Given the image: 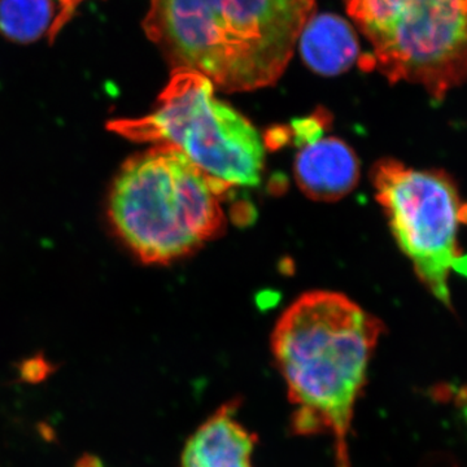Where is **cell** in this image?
I'll return each mask as SVG.
<instances>
[{
    "mask_svg": "<svg viewBox=\"0 0 467 467\" xmlns=\"http://www.w3.org/2000/svg\"><path fill=\"white\" fill-rule=\"evenodd\" d=\"M383 330L344 295L312 291L285 309L273 331V355L294 405L292 430L333 436L337 467H349L353 411Z\"/></svg>",
    "mask_w": 467,
    "mask_h": 467,
    "instance_id": "cell-1",
    "label": "cell"
},
{
    "mask_svg": "<svg viewBox=\"0 0 467 467\" xmlns=\"http://www.w3.org/2000/svg\"><path fill=\"white\" fill-rule=\"evenodd\" d=\"M315 9V0H150L144 30L174 69L244 92L284 75Z\"/></svg>",
    "mask_w": 467,
    "mask_h": 467,
    "instance_id": "cell-2",
    "label": "cell"
},
{
    "mask_svg": "<svg viewBox=\"0 0 467 467\" xmlns=\"http://www.w3.org/2000/svg\"><path fill=\"white\" fill-rule=\"evenodd\" d=\"M230 187L181 150L155 144L119 169L110 190L109 220L138 259L169 264L220 235Z\"/></svg>",
    "mask_w": 467,
    "mask_h": 467,
    "instance_id": "cell-3",
    "label": "cell"
},
{
    "mask_svg": "<svg viewBox=\"0 0 467 467\" xmlns=\"http://www.w3.org/2000/svg\"><path fill=\"white\" fill-rule=\"evenodd\" d=\"M109 129L133 142L174 147L232 187L260 183L265 144L259 131L217 99L213 84L193 70L174 69L150 115L115 119Z\"/></svg>",
    "mask_w": 467,
    "mask_h": 467,
    "instance_id": "cell-4",
    "label": "cell"
},
{
    "mask_svg": "<svg viewBox=\"0 0 467 467\" xmlns=\"http://www.w3.org/2000/svg\"><path fill=\"white\" fill-rule=\"evenodd\" d=\"M373 46L361 58L391 84L420 85L436 101L467 78V0H347Z\"/></svg>",
    "mask_w": 467,
    "mask_h": 467,
    "instance_id": "cell-5",
    "label": "cell"
},
{
    "mask_svg": "<svg viewBox=\"0 0 467 467\" xmlns=\"http://www.w3.org/2000/svg\"><path fill=\"white\" fill-rule=\"evenodd\" d=\"M371 180L399 247L436 299L451 306V273L465 261L459 230L467 223V204L456 184L444 171L392 159L377 162Z\"/></svg>",
    "mask_w": 467,
    "mask_h": 467,
    "instance_id": "cell-6",
    "label": "cell"
},
{
    "mask_svg": "<svg viewBox=\"0 0 467 467\" xmlns=\"http://www.w3.org/2000/svg\"><path fill=\"white\" fill-rule=\"evenodd\" d=\"M294 130L299 144L294 171L301 192L319 202L348 195L359 178L355 150L340 138L324 135V116L295 121Z\"/></svg>",
    "mask_w": 467,
    "mask_h": 467,
    "instance_id": "cell-7",
    "label": "cell"
},
{
    "mask_svg": "<svg viewBox=\"0 0 467 467\" xmlns=\"http://www.w3.org/2000/svg\"><path fill=\"white\" fill-rule=\"evenodd\" d=\"M229 402L205 420L186 442L181 467H254L256 436L236 420Z\"/></svg>",
    "mask_w": 467,
    "mask_h": 467,
    "instance_id": "cell-8",
    "label": "cell"
},
{
    "mask_svg": "<svg viewBox=\"0 0 467 467\" xmlns=\"http://www.w3.org/2000/svg\"><path fill=\"white\" fill-rule=\"evenodd\" d=\"M299 39L304 61L319 75L346 72L358 55L355 32L337 15L324 14L310 18Z\"/></svg>",
    "mask_w": 467,
    "mask_h": 467,
    "instance_id": "cell-9",
    "label": "cell"
},
{
    "mask_svg": "<svg viewBox=\"0 0 467 467\" xmlns=\"http://www.w3.org/2000/svg\"><path fill=\"white\" fill-rule=\"evenodd\" d=\"M82 0H0V33L9 41H50L73 17Z\"/></svg>",
    "mask_w": 467,
    "mask_h": 467,
    "instance_id": "cell-10",
    "label": "cell"
},
{
    "mask_svg": "<svg viewBox=\"0 0 467 467\" xmlns=\"http://www.w3.org/2000/svg\"><path fill=\"white\" fill-rule=\"evenodd\" d=\"M77 467H103L99 462V460L95 459V457H84V459L79 460V462L77 463Z\"/></svg>",
    "mask_w": 467,
    "mask_h": 467,
    "instance_id": "cell-11",
    "label": "cell"
}]
</instances>
